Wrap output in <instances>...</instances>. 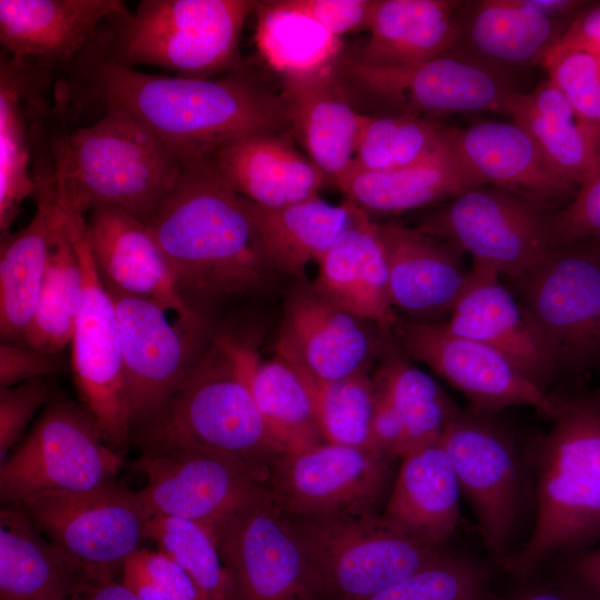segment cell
Here are the masks:
<instances>
[{
  "instance_id": "obj_39",
  "label": "cell",
  "mask_w": 600,
  "mask_h": 600,
  "mask_svg": "<svg viewBox=\"0 0 600 600\" xmlns=\"http://www.w3.org/2000/svg\"><path fill=\"white\" fill-rule=\"evenodd\" d=\"M372 379L377 396L391 406L401 421L404 457L438 443L459 410L431 376L393 349L383 356Z\"/></svg>"
},
{
  "instance_id": "obj_11",
  "label": "cell",
  "mask_w": 600,
  "mask_h": 600,
  "mask_svg": "<svg viewBox=\"0 0 600 600\" xmlns=\"http://www.w3.org/2000/svg\"><path fill=\"white\" fill-rule=\"evenodd\" d=\"M552 210L492 186L467 189L429 213L418 228L482 264L514 278L554 248Z\"/></svg>"
},
{
  "instance_id": "obj_31",
  "label": "cell",
  "mask_w": 600,
  "mask_h": 600,
  "mask_svg": "<svg viewBox=\"0 0 600 600\" xmlns=\"http://www.w3.org/2000/svg\"><path fill=\"white\" fill-rule=\"evenodd\" d=\"M461 488L438 442L401 459L381 518L404 534L447 548L460 522Z\"/></svg>"
},
{
  "instance_id": "obj_30",
  "label": "cell",
  "mask_w": 600,
  "mask_h": 600,
  "mask_svg": "<svg viewBox=\"0 0 600 600\" xmlns=\"http://www.w3.org/2000/svg\"><path fill=\"white\" fill-rule=\"evenodd\" d=\"M288 124L308 158L336 182L352 164L360 113L350 103L336 66L282 78Z\"/></svg>"
},
{
  "instance_id": "obj_1",
  "label": "cell",
  "mask_w": 600,
  "mask_h": 600,
  "mask_svg": "<svg viewBox=\"0 0 600 600\" xmlns=\"http://www.w3.org/2000/svg\"><path fill=\"white\" fill-rule=\"evenodd\" d=\"M63 73L69 104L123 110L181 161L288 124L280 94L271 93L242 67L214 80L166 77L114 63L89 47Z\"/></svg>"
},
{
  "instance_id": "obj_47",
  "label": "cell",
  "mask_w": 600,
  "mask_h": 600,
  "mask_svg": "<svg viewBox=\"0 0 600 600\" xmlns=\"http://www.w3.org/2000/svg\"><path fill=\"white\" fill-rule=\"evenodd\" d=\"M51 378L0 388V462L26 436L33 416L54 396Z\"/></svg>"
},
{
  "instance_id": "obj_55",
  "label": "cell",
  "mask_w": 600,
  "mask_h": 600,
  "mask_svg": "<svg viewBox=\"0 0 600 600\" xmlns=\"http://www.w3.org/2000/svg\"><path fill=\"white\" fill-rule=\"evenodd\" d=\"M506 600H574V598L560 583L551 579L549 582L521 584Z\"/></svg>"
},
{
  "instance_id": "obj_9",
  "label": "cell",
  "mask_w": 600,
  "mask_h": 600,
  "mask_svg": "<svg viewBox=\"0 0 600 600\" xmlns=\"http://www.w3.org/2000/svg\"><path fill=\"white\" fill-rule=\"evenodd\" d=\"M124 451L110 447L83 406L54 393L22 440L0 462L1 506L48 492H74L111 482Z\"/></svg>"
},
{
  "instance_id": "obj_44",
  "label": "cell",
  "mask_w": 600,
  "mask_h": 600,
  "mask_svg": "<svg viewBox=\"0 0 600 600\" xmlns=\"http://www.w3.org/2000/svg\"><path fill=\"white\" fill-rule=\"evenodd\" d=\"M489 567L461 552L440 558L366 600H490Z\"/></svg>"
},
{
  "instance_id": "obj_42",
  "label": "cell",
  "mask_w": 600,
  "mask_h": 600,
  "mask_svg": "<svg viewBox=\"0 0 600 600\" xmlns=\"http://www.w3.org/2000/svg\"><path fill=\"white\" fill-rule=\"evenodd\" d=\"M450 151L446 128L417 114H361L352 166L371 172L392 171Z\"/></svg>"
},
{
  "instance_id": "obj_17",
  "label": "cell",
  "mask_w": 600,
  "mask_h": 600,
  "mask_svg": "<svg viewBox=\"0 0 600 600\" xmlns=\"http://www.w3.org/2000/svg\"><path fill=\"white\" fill-rule=\"evenodd\" d=\"M210 528L239 600H312L301 546L267 487Z\"/></svg>"
},
{
  "instance_id": "obj_18",
  "label": "cell",
  "mask_w": 600,
  "mask_h": 600,
  "mask_svg": "<svg viewBox=\"0 0 600 600\" xmlns=\"http://www.w3.org/2000/svg\"><path fill=\"white\" fill-rule=\"evenodd\" d=\"M133 468L147 479L137 492L149 517L209 526L264 489L268 480L238 460L183 447L142 451Z\"/></svg>"
},
{
  "instance_id": "obj_7",
  "label": "cell",
  "mask_w": 600,
  "mask_h": 600,
  "mask_svg": "<svg viewBox=\"0 0 600 600\" xmlns=\"http://www.w3.org/2000/svg\"><path fill=\"white\" fill-rule=\"evenodd\" d=\"M288 518L312 600H366L448 550L404 534L380 513Z\"/></svg>"
},
{
  "instance_id": "obj_5",
  "label": "cell",
  "mask_w": 600,
  "mask_h": 600,
  "mask_svg": "<svg viewBox=\"0 0 600 600\" xmlns=\"http://www.w3.org/2000/svg\"><path fill=\"white\" fill-rule=\"evenodd\" d=\"M246 347L230 337H216L160 413L133 432L141 450H206L269 478L288 449L269 428L251 394Z\"/></svg>"
},
{
  "instance_id": "obj_27",
  "label": "cell",
  "mask_w": 600,
  "mask_h": 600,
  "mask_svg": "<svg viewBox=\"0 0 600 600\" xmlns=\"http://www.w3.org/2000/svg\"><path fill=\"white\" fill-rule=\"evenodd\" d=\"M446 132L457 158L480 186L516 192L552 210L578 191L548 169L531 137L513 121H478Z\"/></svg>"
},
{
  "instance_id": "obj_51",
  "label": "cell",
  "mask_w": 600,
  "mask_h": 600,
  "mask_svg": "<svg viewBox=\"0 0 600 600\" xmlns=\"http://www.w3.org/2000/svg\"><path fill=\"white\" fill-rule=\"evenodd\" d=\"M60 363L51 356L26 344L0 343V388H8L59 373Z\"/></svg>"
},
{
  "instance_id": "obj_29",
  "label": "cell",
  "mask_w": 600,
  "mask_h": 600,
  "mask_svg": "<svg viewBox=\"0 0 600 600\" xmlns=\"http://www.w3.org/2000/svg\"><path fill=\"white\" fill-rule=\"evenodd\" d=\"M207 157L237 193L266 209L318 197L327 180L308 157L277 132L241 137Z\"/></svg>"
},
{
  "instance_id": "obj_45",
  "label": "cell",
  "mask_w": 600,
  "mask_h": 600,
  "mask_svg": "<svg viewBox=\"0 0 600 600\" xmlns=\"http://www.w3.org/2000/svg\"><path fill=\"white\" fill-rule=\"evenodd\" d=\"M319 422L326 442L373 448L377 394L372 377L357 373L314 383Z\"/></svg>"
},
{
  "instance_id": "obj_53",
  "label": "cell",
  "mask_w": 600,
  "mask_h": 600,
  "mask_svg": "<svg viewBox=\"0 0 600 600\" xmlns=\"http://www.w3.org/2000/svg\"><path fill=\"white\" fill-rule=\"evenodd\" d=\"M556 46L582 50L600 58V2L588 4Z\"/></svg>"
},
{
  "instance_id": "obj_16",
  "label": "cell",
  "mask_w": 600,
  "mask_h": 600,
  "mask_svg": "<svg viewBox=\"0 0 600 600\" xmlns=\"http://www.w3.org/2000/svg\"><path fill=\"white\" fill-rule=\"evenodd\" d=\"M392 333L406 356L456 388L476 413L494 416L509 407L529 406L552 420L559 409L561 397L541 389L501 352L456 334L443 323L398 318Z\"/></svg>"
},
{
  "instance_id": "obj_23",
  "label": "cell",
  "mask_w": 600,
  "mask_h": 600,
  "mask_svg": "<svg viewBox=\"0 0 600 600\" xmlns=\"http://www.w3.org/2000/svg\"><path fill=\"white\" fill-rule=\"evenodd\" d=\"M127 12L119 0H0L1 52L64 72L103 22Z\"/></svg>"
},
{
  "instance_id": "obj_19",
  "label": "cell",
  "mask_w": 600,
  "mask_h": 600,
  "mask_svg": "<svg viewBox=\"0 0 600 600\" xmlns=\"http://www.w3.org/2000/svg\"><path fill=\"white\" fill-rule=\"evenodd\" d=\"M391 333L323 298L312 284L289 297L274 344L276 356L314 383L368 372L391 348Z\"/></svg>"
},
{
  "instance_id": "obj_46",
  "label": "cell",
  "mask_w": 600,
  "mask_h": 600,
  "mask_svg": "<svg viewBox=\"0 0 600 600\" xmlns=\"http://www.w3.org/2000/svg\"><path fill=\"white\" fill-rule=\"evenodd\" d=\"M577 118L600 129V58L556 46L541 64Z\"/></svg>"
},
{
  "instance_id": "obj_20",
  "label": "cell",
  "mask_w": 600,
  "mask_h": 600,
  "mask_svg": "<svg viewBox=\"0 0 600 600\" xmlns=\"http://www.w3.org/2000/svg\"><path fill=\"white\" fill-rule=\"evenodd\" d=\"M343 74L364 91L404 107V113L504 114L519 92L512 82L451 54L420 63L379 68L352 58L342 63Z\"/></svg>"
},
{
  "instance_id": "obj_22",
  "label": "cell",
  "mask_w": 600,
  "mask_h": 600,
  "mask_svg": "<svg viewBox=\"0 0 600 600\" xmlns=\"http://www.w3.org/2000/svg\"><path fill=\"white\" fill-rule=\"evenodd\" d=\"M84 234L98 273L109 290L156 301L182 320L203 322L182 297L146 222L118 208L98 207L84 219Z\"/></svg>"
},
{
  "instance_id": "obj_52",
  "label": "cell",
  "mask_w": 600,
  "mask_h": 600,
  "mask_svg": "<svg viewBox=\"0 0 600 600\" xmlns=\"http://www.w3.org/2000/svg\"><path fill=\"white\" fill-rule=\"evenodd\" d=\"M136 556L163 600H200L191 578L164 552L141 548Z\"/></svg>"
},
{
  "instance_id": "obj_28",
  "label": "cell",
  "mask_w": 600,
  "mask_h": 600,
  "mask_svg": "<svg viewBox=\"0 0 600 600\" xmlns=\"http://www.w3.org/2000/svg\"><path fill=\"white\" fill-rule=\"evenodd\" d=\"M312 284L334 306L392 333L398 317L390 297L389 271L378 223L354 206L349 226L317 262Z\"/></svg>"
},
{
  "instance_id": "obj_8",
  "label": "cell",
  "mask_w": 600,
  "mask_h": 600,
  "mask_svg": "<svg viewBox=\"0 0 600 600\" xmlns=\"http://www.w3.org/2000/svg\"><path fill=\"white\" fill-rule=\"evenodd\" d=\"M558 370L600 368V241L558 246L507 278Z\"/></svg>"
},
{
  "instance_id": "obj_13",
  "label": "cell",
  "mask_w": 600,
  "mask_h": 600,
  "mask_svg": "<svg viewBox=\"0 0 600 600\" xmlns=\"http://www.w3.org/2000/svg\"><path fill=\"white\" fill-rule=\"evenodd\" d=\"M18 506L93 582L114 580L146 540L149 516L138 492L116 480L84 491L43 493Z\"/></svg>"
},
{
  "instance_id": "obj_15",
  "label": "cell",
  "mask_w": 600,
  "mask_h": 600,
  "mask_svg": "<svg viewBox=\"0 0 600 600\" xmlns=\"http://www.w3.org/2000/svg\"><path fill=\"white\" fill-rule=\"evenodd\" d=\"M109 292L118 316L133 434L160 413L204 351V322L182 320L146 298Z\"/></svg>"
},
{
  "instance_id": "obj_34",
  "label": "cell",
  "mask_w": 600,
  "mask_h": 600,
  "mask_svg": "<svg viewBox=\"0 0 600 600\" xmlns=\"http://www.w3.org/2000/svg\"><path fill=\"white\" fill-rule=\"evenodd\" d=\"M504 114L528 132L561 181L579 189L600 170V129L581 122L548 79L530 92H517Z\"/></svg>"
},
{
  "instance_id": "obj_56",
  "label": "cell",
  "mask_w": 600,
  "mask_h": 600,
  "mask_svg": "<svg viewBox=\"0 0 600 600\" xmlns=\"http://www.w3.org/2000/svg\"><path fill=\"white\" fill-rule=\"evenodd\" d=\"M67 600H138L121 582L109 580L94 583Z\"/></svg>"
},
{
  "instance_id": "obj_35",
  "label": "cell",
  "mask_w": 600,
  "mask_h": 600,
  "mask_svg": "<svg viewBox=\"0 0 600 600\" xmlns=\"http://www.w3.org/2000/svg\"><path fill=\"white\" fill-rule=\"evenodd\" d=\"M37 211L30 222L0 243V337L26 344L44 281L54 227L53 192L33 196Z\"/></svg>"
},
{
  "instance_id": "obj_3",
  "label": "cell",
  "mask_w": 600,
  "mask_h": 600,
  "mask_svg": "<svg viewBox=\"0 0 600 600\" xmlns=\"http://www.w3.org/2000/svg\"><path fill=\"white\" fill-rule=\"evenodd\" d=\"M69 100L56 94L51 151L57 202L81 213L121 209L147 222L172 187L181 160L144 124L116 107L68 131Z\"/></svg>"
},
{
  "instance_id": "obj_41",
  "label": "cell",
  "mask_w": 600,
  "mask_h": 600,
  "mask_svg": "<svg viewBox=\"0 0 600 600\" xmlns=\"http://www.w3.org/2000/svg\"><path fill=\"white\" fill-rule=\"evenodd\" d=\"M254 13L257 48L282 78L336 66L342 47L340 38L311 18L286 7L282 0L260 1Z\"/></svg>"
},
{
  "instance_id": "obj_25",
  "label": "cell",
  "mask_w": 600,
  "mask_h": 600,
  "mask_svg": "<svg viewBox=\"0 0 600 600\" xmlns=\"http://www.w3.org/2000/svg\"><path fill=\"white\" fill-rule=\"evenodd\" d=\"M389 271L392 306L407 319L442 323L467 286L463 251L418 227L378 223Z\"/></svg>"
},
{
  "instance_id": "obj_40",
  "label": "cell",
  "mask_w": 600,
  "mask_h": 600,
  "mask_svg": "<svg viewBox=\"0 0 600 600\" xmlns=\"http://www.w3.org/2000/svg\"><path fill=\"white\" fill-rule=\"evenodd\" d=\"M56 217L48 268L26 346L51 356L70 344L82 300L83 273L64 216Z\"/></svg>"
},
{
  "instance_id": "obj_24",
  "label": "cell",
  "mask_w": 600,
  "mask_h": 600,
  "mask_svg": "<svg viewBox=\"0 0 600 600\" xmlns=\"http://www.w3.org/2000/svg\"><path fill=\"white\" fill-rule=\"evenodd\" d=\"M453 57L509 81L542 64L569 24L549 19L528 0L462 1Z\"/></svg>"
},
{
  "instance_id": "obj_12",
  "label": "cell",
  "mask_w": 600,
  "mask_h": 600,
  "mask_svg": "<svg viewBox=\"0 0 600 600\" xmlns=\"http://www.w3.org/2000/svg\"><path fill=\"white\" fill-rule=\"evenodd\" d=\"M61 211L83 273L82 300L70 342L74 384L104 441L123 451L132 423L114 301L91 257L84 214L67 208Z\"/></svg>"
},
{
  "instance_id": "obj_26",
  "label": "cell",
  "mask_w": 600,
  "mask_h": 600,
  "mask_svg": "<svg viewBox=\"0 0 600 600\" xmlns=\"http://www.w3.org/2000/svg\"><path fill=\"white\" fill-rule=\"evenodd\" d=\"M492 268L472 263L466 288L444 327L506 356L526 377L546 390L558 371L524 309ZM547 391V390H546Z\"/></svg>"
},
{
  "instance_id": "obj_32",
  "label": "cell",
  "mask_w": 600,
  "mask_h": 600,
  "mask_svg": "<svg viewBox=\"0 0 600 600\" xmlns=\"http://www.w3.org/2000/svg\"><path fill=\"white\" fill-rule=\"evenodd\" d=\"M94 583L21 506H1L0 600H67Z\"/></svg>"
},
{
  "instance_id": "obj_33",
  "label": "cell",
  "mask_w": 600,
  "mask_h": 600,
  "mask_svg": "<svg viewBox=\"0 0 600 600\" xmlns=\"http://www.w3.org/2000/svg\"><path fill=\"white\" fill-rule=\"evenodd\" d=\"M456 0H374L369 38L352 59L397 68L449 54L457 41Z\"/></svg>"
},
{
  "instance_id": "obj_49",
  "label": "cell",
  "mask_w": 600,
  "mask_h": 600,
  "mask_svg": "<svg viewBox=\"0 0 600 600\" xmlns=\"http://www.w3.org/2000/svg\"><path fill=\"white\" fill-rule=\"evenodd\" d=\"M283 4L298 11L327 29L333 36L367 29L374 0H282Z\"/></svg>"
},
{
  "instance_id": "obj_48",
  "label": "cell",
  "mask_w": 600,
  "mask_h": 600,
  "mask_svg": "<svg viewBox=\"0 0 600 600\" xmlns=\"http://www.w3.org/2000/svg\"><path fill=\"white\" fill-rule=\"evenodd\" d=\"M600 239V170L581 184L576 196L552 214L554 248Z\"/></svg>"
},
{
  "instance_id": "obj_43",
  "label": "cell",
  "mask_w": 600,
  "mask_h": 600,
  "mask_svg": "<svg viewBox=\"0 0 600 600\" xmlns=\"http://www.w3.org/2000/svg\"><path fill=\"white\" fill-rule=\"evenodd\" d=\"M144 536L188 573L200 600H239L209 524L152 516L146 523Z\"/></svg>"
},
{
  "instance_id": "obj_21",
  "label": "cell",
  "mask_w": 600,
  "mask_h": 600,
  "mask_svg": "<svg viewBox=\"0 0 600 600\" xmlns=\"http://www.w3.org/2000/svg\"><path fill=\"white\" fill-rule=\"evenodd\" d=\"M56 71L19 61L1 52L0 58V232L10 228L34 184L31 166L37 151L49 139L52 107L47 91Z\"/></svg>"
},
{
  "instance_id": "obj_4",
  "label": "cell",
  "mask_w": 600,
  "mask_h": 600,
  "mask_svg": "<svg viewBox=\"0 0 600 600\" xmlns=\"http://www.w3.org/2000/svg\"><path fill=\"white\" fill-rule=\"evenodd\" d=\"M551 421L530 453L533 527L501 563L514 577L600 542V390L561 397Z\"/></svg>"
},
{
  "instance_id": "obj_37",
  "label": "cell",
  "mask_w": 600,
  "mask_h": 600,
  "mask_svg": "<svg viewBox=\"0 0 600 600\" xmlns=\"http://www.w3.org/2000/svg\"><path fill=\"white\" fill-rule=\"evenodd\" d=\"M252 209L262 246L274 270L301 276L349 226L354 204L346 200L334 206L314 197L277 209L252 203Z\"/></svg>"
},
{
  "instance_id": "obj_2",
  "label": "cell",
  "mask_w": 600,
  "mask_h": 600,
  "mask_svg": "<svg viewBox=\"0 0 600 600\" xmlns=\"http://www.w3.org/2000/svg\"><path fill=\"white\" fill-rule=\"evenodd\" d=\"M146 224L190 306L191 299L253 293L276 271L252 202L220 177L208 157L181 161L172 187Z\"/></svg>"
},
{
  "instance_id": "obj_14",
  "label": "cell",
  "mask_w": 600,
  "mask_h": 600,
  "mask_svg": "<svg viewBox=\"0 0 600 600\" xmlns=\"http://www.w3.org/2000/svg\"><path fill=\"white\" fill-rule=\"evenodd\" d=\"M394 461L373 448L321 442L284 453L266 487L291 517L378 513L393 483Z\"/></svg>"
},
{
  "instance_id": "obj_10",
  "label": "cell",
  "mask_w": 600,
  "mask_h": 600,
  "mask_svg": "<svg viewBox=\"0 0 600 600\" xmlns=\"http://www.w3.org/2000/svg\"><path fill=\"white\" fill-rule=\"evenodd\" d=\"M439 443L470 502L482 541L500 564L513 553L526 510L531 460L493 416L459 410Z\"/></svg>"
},
{
  "instance_id": "obj_36",
  "label": "cell",
  "mask_w": 600,
  "mask_h": 600,
  "mask_svg": "<svg viewBox=\"0 0 600 600\" xmlns=\"http://www.w3.org/2000/svg\"><path fill=\"white\" fill-rule=\"evenodd\" d=\"M346 200L370 213L394 214L447 201L480 186L451 151L392 171L371 172L352 164L333 183Z\"/></svg>"
},
{
  "instance_id": "obj_54",
  "label": "cell",
  "mask_w": 600,
  "mask_h": 600,
  "mask_svg": "<svg viewBox=\"0 0 600 600\" xmlns=\"http://www.w3.org/2000/svg\"><path fill=\"white\" fill-rule=\"evenodd\" d=\"M120 574V581L138 600H163L154 582L138 560L136 552L124 561Z\"/></svg>"
},
{
  "instance_id": "obj_6",
  "label": "cell",
  "mask_w": 600,
  "mask_h": 600,
  "mask_svg": "<svg viewBox=\"0 0 600 600\" xmlns=\"http://www.w3.org/2000/svg\"><path fill=\"white\" fill-rule=\"evenodd\" d=\"M259 2L142 0L134 12L109 19L90 48L133 69L148 64L200 79L229 73L241 68V32Z\"/></svg>"
},
{
  "instance_id": "obj_50",
  "label": "cell",
  "mask_w": 600,
  "mask_h": 600,
  "mask_svg": "<svg viewBox=\"0 0 600 600\" xmlns=\"http://www.w3.org/2000/svg\"><path fill=\"white\" fill-rule=\"evenodd\" d=\"M552 578L574 600H600V542L556 560Z\"/></svg>"
},
{
  "instance_id": "obj_38",
  "label": "cell",
  "mask_w": 600,
  "mask_h": 600,
  "mask_svg": "<svg viewBox=\"0 0 600 600\" xmlns=\"http://www.w3.org/2000/svg\"><path fill=\"white\" fill-rule=\"evenodd\" d=\"M244 368L258 409L288 452L326 442L319 422L314 382L278 356L261 360L248 346Z\"/></svg>"
},
{
  "instance_id": "obj_57",
  "label": "cell",
  "mask_w": 600,
  "mask_h": 600,
  "mask_svg": "<svg viewBox=\"0 0 600 600\" xmlns=\"http://www.w3.org/2000/svg\"><path fill=\"white\" fill-rule=\"evenodd\" d=\"M597 240H599V241H600V239H597Z\"/></svg>"
}]
</instances>
